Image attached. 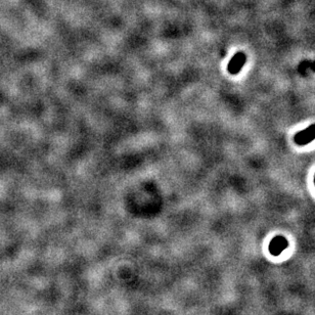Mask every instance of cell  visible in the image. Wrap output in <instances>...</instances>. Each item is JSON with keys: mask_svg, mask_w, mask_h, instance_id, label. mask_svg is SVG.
Here are the masks:
<instances>
[{"mask_svg": "<svg viewBox=\"0 0 315 315\" xmlns=\"http://www.w3.org/2000/svg\"><path fill=\"white\" fill-rule=\"evenodd\" d=\"M247 61V56L244 52H238L235 53L232 58L230 60V62L228 63L227 66V70L231 75H235L239 74L241 72V70L243 69L245 63Z\"/></svg>", "mask_w": 315, "mask_h": 315, "instance_id": "7a4b0ae2", "label": "cell"}, {"mask_svg": "<svg viewBox=\"0 0 315 315\" xmlns=\"http://www.w3.org/2000/svg\"><path fill=\"white\" fill-rule=\"evenodd\" d=\"M314 184H315V175H314Z\"/></svg>", "mask_w": 315, "mask_h": 315, "instance_id": "277c9868", "label": "cell"}, {"mask_svg": "<svg viewBox=\"0 0 315 315\" xmlns=\"http://www.w3.org/2000/svg\"><path fill=\"white\" fill-rule=\"evenodd\" d=\"M315 140V124L299 131L294 136V142L298 146H307Z\"/></svg>", "mask_w": 315, "mask_h": 315, "instance_id": "6da1fadb", "label": "cell"}, {"mask_svg": "<svg viewBox=\"0 0 315 315\" xmlns=\"http://www.w3.org/2000/svg\"><path fill=\"white\" fill-rule=\"evenodd\" d=\"M288 246H289V243L286 240L285 236L278 235L270 242L269 251L273 256H279L285 249H287Z\"/></svg>", "mask_w": 315, "mask_h": 315, "instance_id": "3957f363", "label": "cell"}]
</instances>
